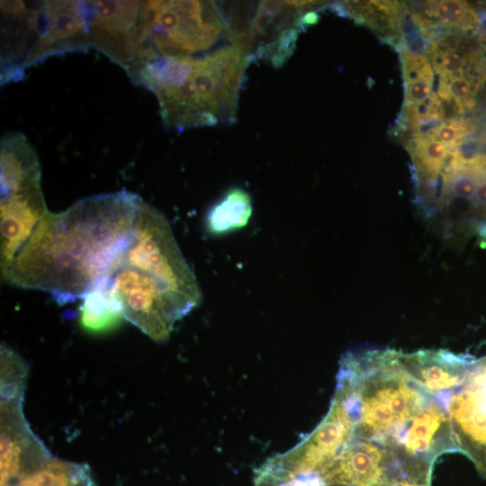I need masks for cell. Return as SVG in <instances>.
Returning a JSON list of instances; mask_svg holds the SVG:
<instances>
[{
  "label": "cell",
  "mask_w": 486,
  "mask_h": 486,
  "mask_svg": "<svg viewBox=\"0 0 486 486\" xmlns=\"http://www.w3.org/2000/svg\"><path fill=\"white\" fill-rule=\"evenodd\" d=\"M433 82L416 79L405 82V106L415 107L426 103L433 94Z\"/></svg>",
  "instance_id": "22"
},
{
  "label": "cell",
  "mask_w": 486,
  "mask_h": 486,
  "mask_svg": "<svg viewBox=\"0 0 486 486\" xmlns=\"http://www.w3.org/2000/svg\"><path fill=\"white\" fill-rule=\"evenodd\" d=\"M34 33L23 70L50 56L88 46L89 1L35 2Z\"/></svg>",
  "instance_id": "10"
},
{
  "label": "cell",
  "mask_w": 486,
  "mask_h": 486,
  "mask_svg": "<svg viewBox=\"0 0 486 486\" xmlns=\"http://www.w3.org/2000/svg\"><path fill=\"white\" fill-rule=\"evenodd\" d=\"M12 486H94V481L88 465L52 458Z\"/></svg>",
  "instance_id": "18"
},
{
  "label": "cell",
  "mask_w": 486,
  "mask_h": 486,
  "mask_svg": "<svg viewBox=\"0 0 486 486\" xmlns=\"http://www.w3.org/2000/svg\"><path fill=\"white\" fill-rule=\"evenodd\" d=\"M402 68L405 82L425 79L433 82L434 74L428 59L421 54L401 51Z\"/></svg>",
  "instance_id": "21"
},
{
  "label": "cell",
  "mask_w": 486,
  "mask_h": 486,
  "mask_svg": "<svg viewBox=\"0 0 486 486\" xmlns=\"http://www.w3.org/2000/svg\"><path fill=\"white\" fill-rule=\"evenodd\" d=\"M226 35L220 7L213 1H141L133 58L126 72L158 57H188Z\"/></svg>",
  "instance_id": "4"
},
{
  "label": "cell",
  "mask_w": 486,
  "mask_h": 486,
  "mask_svg": "<svg viewBox=\"0 0 486 486\" xmlns=\"http://www.w3.org/2000/svg\"><path fill=\"white\" fill-rule=\"evenodd\" d=\"M142 201L122 190L49 212L2 272L4 280L49 292L60 305L82 299L122 265Z\"/></svg>",
  "instance_id": "1"
},
{
  "label": "cell",
  "mask_w": 486,
  "mask_h": 486,
  "mask_svg": "<svg viewBox=\"0 0 486 486\" xmlns=\"http://www.w3.org/2000/svg\"><path fill=\"white\" fill-rule=\"evenodd\" d=\"M406 371L430 394L443 400L464 381L473 360L446 350L400 352Z\"/></svg>",
  "instance_id": "14"
},
{
  "label": "cell",
  "mask_w": 486,
  "mask_h": 486,
  "mask_svg": "<svg viewBox=\"0 0 486 486\" xmlns=\"http://www.w3.org/2000/svg\"><path fill=\"white\" fill-rule=\"evenodd\" d=\"M249 63L230 44L200 57H158L128 75L154 94L165 126L184 130L235 122Z\"/></svg>",
  "instance_id": "2"
},
{
  "label": "cell",
  "mask_w": 486,
  "mask_h": 486,
  "mask_svg": "<svg viewBox=\"0 0 486 486\" xmlns=\"http://www.w3.org/2000/svg\"><path fill=\"white\" fill-rule=\"evenodd\" d=\"M471 129L472 125L467 122L452 120L433 128L428 136L453 148L461 143Z\"/></svg>",
  "instance_id": "20"
},
{
  "label": "cell",
  "mask_w": 486,
  "mask_h": 486,
  "mask_svg": "<svg viewBox=\"0 0 486 486\" xmlns=\"http://www.w3.org/2000/svg\"><path fill=\"white\" fill-rule=\"evenodd\" d=\"M457 451L486 477V357L472 360L463 382L445 398Z\"/></svg>",
  "instance_id": "9"
},
{
  "label": "cell",
  "mask_w": 486,
  "mask_h": 486,
  "mask_svg": "<svg viewBox=\"0 0 486 486\" xmlns=\"http://www.w3.org/2000/svg\"><path fill=\"white\" fill-rule=\"evenodd\" d=\"M122 263L149 274L194 308L202 301L195 275L166 216L142 201Z\"/></svg>",
  "instance_id": "6"
},
{
  "label": "cell",
  "mask_w": 486,
  "mask_h": 486,
  "mask_svg": "<svg viewBox=\"0 0 486 486\" xmlns=\"http://www.w3.org/2000/svg\"><path fill=\"white\" fill-rule=\"evenodd\" d=\"M23 395H1V486H12L53 457L30 428L22 412Z\"/></svg>",
  "instance_id": "11"
},
{
  "label": "cell",
  "mask_w": 486,
  "mask_h": 486,
  "mask_svg": "<svg viewBox=\"0 0 486 486\" xmlns=\"http://www.w3.org/2000/svg\"><path fill=\"white\" fill-rule=\"evenodd\" d=\"M335 394L353 420V433L400 456L415 417L436 397L404 368L400 351L348 352L339 362Z\"/></svg>",
  "instance_id": "3"
},
{
  "label": "cell",
  "mask_w": 486,
  "mask_h": 486,
  "mask_svg": "<svg viewBox=\"0 0 486 486\" xmlns=\"http://www.w3.org/2000/svg\"><path fill=\"white\" fill-rule=\"evenodd\" d=\"M89 48L127 71L133 58L141 1H89Z\"/></svg>",
  "instance_id": "12"
},
{
  "label": "cell",
  "mask_w": 486,
  "mask_h": 486,
  "mask_svg": "<svg viewBox=\"0 0 486 486\" xmlns=\"http://www.w3.org/2000/svg\"><path fill=\"white\" fill-rule=\"evenodd\" d=\"M122 320L123 318L110 296L104 280L83 296L79 322L85 330L94 334L104 333L116 328Z\"/></svg>",
  "instance_id": "16"
},
{
  "label": "cell",
  "mask_w": 486,
  "mask_h": 486,
  "mask_svg": "<svg viewBox=\"0 0 486 486\" xmlns=\"http://www.w3.org/2000/svg\"><path fill=\"white\" fill-rule=\"evenodd\" d=\"M292 459L340 486H384L403 462L380 444L356 436L353 428L332 454Z\"/></svg>",
  "instance_id": "8"
},
{
  "label": "cell",
  "mask_w": 486,
  "mask_h": 486,
  "mask_svg": "<svg viewBox=\"0 0 486 486\" xmlns=\"http://www.w3.org/2000/svg\"><path fill=\"white\" fill-rule=\"evenodd\" d=\"M104 281L123 320L157 342L194 309L153 275L123 263Z\"/></svg>",
  "instance_id": "7"
},
{
  "label": "cell",
  "mask_w": 486,
  "mask_h": 486,
  "mask_svg": "<svg viewBox=\"0 0 486 486\" xmlns=\"http://www.w3.org/2000/svg\"><path fill=\"white\" fill-rule=\"evenodd\" d=\"M49 212L41 185L1 197L0 258L4 271Z\"/></svg>",
  "instance_id": "13"
},
{
  "label": "cell",
  "mask_w": 486,
  "mask_h": 486,
  "mask_svg": "<svg viewBox=\"0 0 486 486\" xmlns=\"http://www.w3.org/2000/svg\"><path fill=\"white\" fill-rule=\"evenodd\" d=\"M314 1H264L252 8L248 18L241 4L235 3L227 14L226 36L241 48L250 61L265 58L274 66L283 65L292 54L300 31L318 20Z\"/></svg>",
  "instance_id": "5"
},
{
  "label": "cell",
  "mask_w": 486,
  "mask_h": 486,
  "mask_svg": "<svg viewBox=\"0 0 486 486\" xmlns=\"http://www.w3.org/2000/svg\"><path fill=\"white\" fill-rule=\"evenodd\" d=\"M428 6L427 14L445 26L466 31L480 24L474 9L464 1H433L428 2Z\"/></svg>",
  "instance_id": "19"
},
{
  "label": "cell",
  "mask_w": 486,
  "mask_h": 486,
  "mask_svg": "<svg viewBox=\"0 0 486 486\" xmlns=\"http://www.w3.org/2000/svg\"><path fill=\"white\" fill-rule=\"evenodd\" d=\"M0 148L1 197L40 185L39 158L25 135H4Z\"/></svg>",
  "instance_id": "15"
},
{
  "label": "cell",
  "mask_w": 486,
  "mask_h": 486,
  "mask_svg": "<svg viewBox=\"0 0 486 486\" xmlns=\"http://www.w3.org/2000/svg\"><path fill=\"white\" fill-rule=\"evenodd\" d=\"M252 213L249 194L240 189L229 190L208 211L206 228L214 235L225 234L244 227Z\"/></svg>",
  "instance_id": "17"
}]
</instances>
